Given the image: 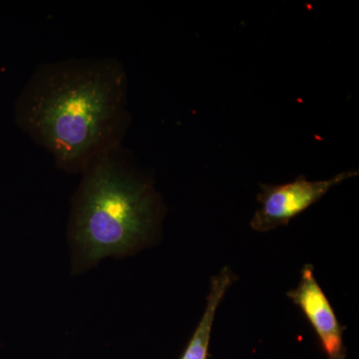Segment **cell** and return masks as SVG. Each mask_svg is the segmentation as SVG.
<instances>
[{
	"label": "cell",
	"instance_id": "cell-1",
	"mask_svg": "<svg viewBox=\"0 0 359 359\" xmlns=\"http://www.w3.org/2000/svg\"><path fill=\"white\" fill-rule=\"evenodd\" d=\"M130 119L126 71L115 58L44 63L14 105L18 128L66 173H83L99 157L121 147Z\"/></svg>",
	"mask_w": 359,
	"mask_h": 359
},
{
	"label": "cell",
	"instance_id": "cell-3",
	"mask_svg": "<svg viewBox=\"0 0 359 359\" xmlns=\"http://www.w3.org/2000/svg\"><path fill=\"white\" fill-rule=\"evenodd\" d=\"M358 174V170H351L320 181H309L304 176H299L283 185H261V193L257 196L259 209L250 219V228L266 233L287 226L295 217L323 199L330 189Z\"/></svg>",
	"mask_w": 359,
	"mask_h": 359
},
{
	"label": "cell",
	"instance_id": "cell-2",
	"mask_svg": "<svg viewBox=\"0 0 359 359\" xmlns=\"http://www.w3.org/2000/svg\"><path fill=\"white\" fill-rule=\"evenodd\" d=\"M122 146L94 161L73 203L70 233L85 266L124 256L154 237L163 205L152 182L132 165Z\"/></svg>",
	"mask_w": 359,
	"mask_h": 359
},
{
	"label": "cell",
	"instance_id": "cell-5",
	"mask_svg": "<svg viewBox=\"0 0 359 359\" xmlns=\"http://www.w3.org/2000/svg\"><path fill=\"white\" fill-rule=\"evenodd\" d=\"M237 280V276L224 266L211 278L205 311L180 359H207L215 318L219 304L229 289Z\"/></svg>",
	"mask_w": 359,
	"mask_h": 359
},
{
	"label": "cell",
	"instance_id": "cell-4",
	"mask_svg": "<svg viewBox=\"0 0 359 359\" xmlns=\"http://www.w3.org/2000/svg\"><path fill=\"white\" fill-rule=\"evenodd\" d=\"M287 297L306 316L327 358L347 359L344 327L340 325L330 299L318 283L311 264L302 268L299 283L287 292Z\"/></svg>",
	"mask_w": 359,
	"mask_h": 359
}]
</instances>
